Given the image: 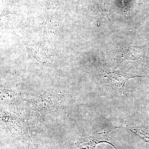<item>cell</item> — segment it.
I'll return each mask as SVG.
<instances>
[{
    "label": "cell",
    "mask_w": 149,
    "mask_h": 149,
    "mask_svg": "<svg viewBox=\"0 0 149 149\" xmlns=\"http://www.w3.org/2000/svg\"><path fill=\"white\" fill-rule=\"evenodd\" d=\"M141 77L142 76L126 74L119 71L109 72L105 75L107 82L110 84L115 90L122 93L124 91L125 83L129 79Z\"/></svg>",
    "instance_id": "cell-1"
},
{
    "label": "cell",
    "mask_w": 149,
    "mask_h": 149,
    "mask_svg": "<svg viewBox=\"0 0 149 149\" xmlns=\"http://www.w3.org/2000/svg\"><path fill=\"white\" fill-rule=\"evenodd\" d=\"M110 131L105 130L94 136L82 139L79 142V148L80 149H95L96 145L101 143H107L112 145L110 142L111 138L107 135Z\"/></svg>",
    "instance_id": "cell-2"
},
{
    "label": "cell",
    "mask_w": 149,
    "mask_h": 149,
    "mask_svg": "<svg viewBox=\"0 0 149 149\" xmlns=\"http://www.w3.org/2000/svg\"><path fill=\"white\" fill-rule=\"evenodd\" d=\"M37 149H48L47 148H46L44 146H42V145H40V146H39L38 148H37Z\"/></svg>",
    "instance_id": "cell-3"
}]
</instances>
